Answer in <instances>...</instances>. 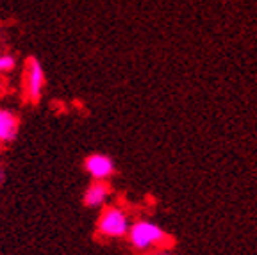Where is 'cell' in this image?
<instances>
[{
	"label": "cell",
	"mask_w": 257,
	"mask_h": 255,
	"mask_svg": "<svg viewBox=\"0 0 257 255\" xmlns=\"http://www.w3.org/2000/svg\"><path fill=\"white\" fill-rule=\"evenodd\" d=\"M45 89V72L36 57H29L25 66V93L31 102H40Z\"/></svg>",
	"instance_id": "cell-3"
},
{
	"label": "cell",
	"mask_w": 257,
	"mask_h": 255,
	"mask_svg": "<svg viewBox=\"0 0 257 255\" xmlns=\"http://www.w3.org/2000/svg\"><path fill=\"white\" fill-rule=\"evenodd\" d=\"M84 170L93 180H107L114 173V161L105 154H91L86 157Z\"/></svg>",
	"instance_id": "cell-4"
},
{
	"label": "cell",
	"mask_w": 257,
	"mask_h": 255,
	"mask_svg": "<svg viewBox=\"0 0 257 255\" xmlns=\"http://www.w3.org/2000/svg\"><path fill=\"white\" fill-rule=\"evenodd\" d=\"M127 237H128V243L133 244V248L145 251V250H150L152 246L165 243L166 232L157 223H154V221L140 219V221L131 225V228L127 232Z\"/></svg>",
	"instance_id": "cell-1"
},
{
	"label": "cell",
	"mask_w": 257,
	"mask_h": 255,
	"mask_svg": "<svg viewBox=\"0 0 257 255\" xmlns=\"http://www.w3.org/2000/svg\"><path fill=\"white\" fill-rule=\"evenodd\" d=\"M15 66H16V59L11 54H0V73L13 72Z\"/></svg>",
	"instance_id": "cell-7"
},
{
	"label": "cell",
	"mask_w": 257,
	"mask_h": 255,
	"mask_svg": "<svg viewBox=\"0 0 257 255\" xmlns=\"http://www.w3.org/2000/svg\"><path fill=\"white\" fill-rule=\"evenodd\" d=\"M128 228H131V219H128L127 211L121 207L111 205L102 211L96 221V230L98 234L109 237V239H116V237H123L127 235Z\"/></svg>",
	"instance_id": "cell-2"
},
{
	"label": "cell",
	"mask_w": 257,
	"mask_h": 255,
	"mask_svg": "<svg viewBox=\"0 0 257 255\" xmlns=\"http://www.w3.org/2000/svg\"><path fill=\"white\" fill-rule=\"evenodd\" d=\"M111 196V188L105 180H95L84 191V205L89 209H100L107 203Z\"/></svg>",
	"instance_id": "cell-5"
},
{
	"label": "cell",
	"mask_w": 257,
	"mask_h": 255,
	"mask_svg": "<svg viewBox=\"0 0 257 255\" xmlns=\"http://www.w3.org/2000/svg\"><path fill=\"white\" fill-rule=\"evenodd\" d=\"M18 134V118L9 109H0V143H11Z\"/></svg>",
	"instance_id": "cell-6"
},
{
	"label": "cell",
	"mask_w": 257,
	"mask_h": 255,
	"mask_svg": "<svg viewBox=\"0 0 257 255\" xmlns=\"http://www.w3.org/2000/svg\"><path fill=\"white\" fill-rule=\"evenodd\" d=\"M0 152H2V147H0ZM6 179V172H4V166L0 164V186H2V182H4Z\"/></svg>",
	"instance_id": "cell-8"
}]
</instances>
